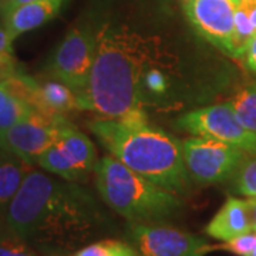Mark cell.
Wrapping results in <instances>:
<instances>
[{
	"instance_id": "6da1fadb",
	"label": "cell",
	"mask_w": 256,
	"mask_h": 256,
	"mask_svg": "<svg viewBox=\"0 0 256 256\" xmlns=\"http://www.w3.org/2000/svg\"><path fill=\"white\" fill-rule=\"evenodd\" d=\"M110 226V215L82 185L32 170L10 202L2 229L32 248L76 252Z\"/></svg>"
},
{
	"instance_id": "7a4b0ae2",
	"label": "cell",
	"mask_w": 256,
	"mask_h": 256,
	"mask_svg": "<svg viewBox=\"0 0 256 256\" xmlns=\"http://www.w3.org/2000/svg\"><path fill=\"white\" fill-rule=\"evenodd\" d=\"M146 37L128 28L104 26L97 44L82 110H92L104 118L146 122L142 87L151 56Z\"/></svg>"
},
{
	"instance_id": "3957f363",
	"label": "cell",
	"mask_w": 256,
	"mask_h": 256,
	"mask_svg": "<svg viewBox=\"0 0 256 256\" xmlns=\"http://www.w3.org/2000/svg\"><path fill=\"white\" fill-rule=\"evenodd\" d=\"M90 130L110 156L178 196L191 191L192 180L184 161L182 142L148 122L101 118Z\"/></svg>"
},
{
	"instance_id": "277c9868",
	"label": "cell",
	"mask_w": 256,
	"mask_h": 256,
	"mask_svg": "<svg viewBox=\"0 0 256 256\" xmlns=\"http://www.w3.org/2000/svg\"><path fill=\"white\" fill-rule=\"evenodd\" d=\"M94 180L104 205L128 222L166 224L176 220L185 208L178 195L134 172L112 156L98 160Z\"/></svg>"
},
{
	"instance_id": "5b68a950",
	"label": "cell",
	"mask_w": 256,
	"mask_h": 256,
	"mask_svg": "<svg viewBox=\"0 0 256 256\" xmlns=\"http://www.w3.org/2000/svg\"><path fill=\"white\" fill-rule=\"evenodd\" d=\"M97 162V150L92 140L67 121L58 138L37 158L36 164L58 178L82 184L94 174Z\"/></svg>"
},
{
	"instance_id": "8992f818",
	"label": "cell",
	"mask_w": 256,
	"mask_h": 256,
	"mask_svg": "<svg viewBox=\"0 0 256 256\" xmlns=\"http://www.w3.org/2000/svg\"><path fill=\"white\" fill-rule=\"evenodd\" d=\"M182 154L191 180L200 185L230 180L248 156L240 148L200 136L182 141Z\"/></svg>"
},
{
	"instance_id": "52a82bcc",
	"label": "cell",
	"mask_w": 256,
	"mask_h": 256,
	"mask_svg": "<svg viewBox=\"0 0 256 256\" xmlns=\"http://www.w3.org/2000/svg\"><path fill=\"white\" fill-rule=\"evenodd\" d=\"M97 34L88 28H73L56 48L48 64V74L73 90L78 101L88 86Z\"/></svg>"
},
{
	"instance_id": "ba28073f",
	"label": "cell",
	"mask_w": 256,
	"mask_h": 256,
	"mask_svg": "<svg viewBox=\"0 0 256 256\" xmlns=\"http://www.w3.org/2000/svg\"><path fill=\"white\" fill-rule=\"evenodd\" d=\"M176 126L192 136L214 138L256 156V134L239 122L230 101L190 111L178 118Z\"/></svg>"
},
{
	"instance_id": "9c48e42d",
	"label": "cell",
	"mask_w": 256,
	"mask_h": 256,
	"mask_svg": "<svg viewBox=\"0 0 256 256\" xmlns=\"http://www.w3.org/2000/svg\"><path fill=\"white\" fill-rule=\"evenodd\" d=\"M67 121L64 116L48 117L33 110L26 118L0 131V146L28 164H36L37 158L58 138Z\"/></svg>"
},
{
	"instance_id": "30bf717a",
	"label": "cell",
	"mask_w": 256,
	"mask_h": 256,
	"mask_svg": "<svg viewBox=\"0 0 256 256\" xmlns=\"http://www.w3.org/2000/svg\"><path fill=\"white\" fill-rule=\"evenodd\" d=\"M128 234L140 256H205L215 250L200 236L164 224L130 222Z\"/></svg>"
},
{
	"instance_id": "8fae6325",
	"label": "cell",
	"mask_w": 256,
	"mask_h": 256,
	"mask_svg": "<svg viewBox=\"0 0 256 256\" xmlns=\"http://www.w3.org/2000/svg\"><path fill=\"white\" fill-rule=\"evenodd\" d=\"M234 0H186L185 13L195 28L208 43L232 57L235 30Z\"/></svg>"
},
{
	"instance_id": "7c38bea8",
	"label": "cell",
	"mask_w": 256,
	"mask_h": 256,
	"mask_svg": "<svg viewBox=\"0 0 256 256\" xmlns=\"http://www.w3.org/2000/svg\"><path fill=\"white\" fill-rule=\"evenodd\" d=\"M66 0H32L2 13L3 26L14 40L23 33L40 28L54 18Z\"/></svg>"
},
{
	"instance_id": "4fadbf2b",
	"label": "cell",
	"mask_w": 256,
	"mask_h": 256,
	"mask_svg": "<svg viewBox=\"0 0 256 256\" xmlns=\"http://www.w3.org/2000/svg\"><path fill=\"white\" fill-rule=\"evenodd\" d=\"M250 230L246 200L238 198H228L205 228L210 238L224 242Z\"/></svg>"
},
{
	"instance_id": "5bb4252c",
	"label": "cell",
	"mask_w": 256,
	"mask_h": 256,
	"mask_svg": "<svg viewBox=\"0 0 256 256\" xmlns=\"http://www.w3.org/2000/svg\"><path fill=\"white\" fill-rule=\"evenodd\" d=\"M32 170L33 165L26 162L24 160L9 151H0V229L3 228L10 202Z\"/></svg>"
},
{
	"instance_id": "9a60e30c",
	"label": "cell",
	"mask_w": 256,
	"mask_h": 256,
	"mask_svg": "<svg viewBox=\"0 0 256 256\" xmlns=\"http://www.w3.org/2000/svg\"><path fill=\"white\" fill-rule=\"evenodd\" d=\"M256 36V0H240L235 9V30L232 57H242L250 40Z\"/></svg>"
},
{
	"instance_id": "2e32d148",
	"label": "cell",
	"mask_w": 256,
	"mask_h": 256,
	"mask_svg": "<svg viewBox=\"0 0 256 256\" xmlns=\"http://www.w3.org/2000/svg\"><path fill=\"white\" fill-rule=\"evenodd\" d=\"M239 122L256 134V84L242 87L230 100Z\"/></svg>"
},
{
	"instance_id": "e0dca14e",
	"label": "cell",
	"mask_w": 256,
	"mask_h": 256,
	"mask_svg": "<svg viewBox=\"0 0 256 256\" xmlns=\"http://www.w3.org/2000/svg\"><path fill=\"white\" fill-rule=\"evenodd\" d=\"M72 256H140L131 244L118 239H101L76 250Z\"/></svg>"
},
{
	"instance_id": "ac0fdd59",
	"label": "cell",
	"mask_w": 256,
	"mask_h": 256,
	"mask_svg": "<svg viewBox=\"0 0 256 256\" xmlns=\"http://www.w3.org/2000/svg\"><path fill=\"white\" fill-rule=\"evenodd\" d=\"M232 188L245 196H256V156L248 154L232 175Z\"/></svg>"
},
{
	"instance_id": "d6986e66",
	"label": "cell",
	"mask_w": 256,
	"mask_h": 256,
	"mask_svg": "<svg viewBox=\"0 0 256 256\" xmlns=\"http://www.w3.org/2000/svg\"><path fill=\"white\" fill-rule=\"evenodd\" d=\"M256 248V232L250 230L246 234H242L239 236L225 240L222 245H215L214 249H222V250H228L230 254L238 256H249L254 249Z\"/></svg>"
},
{
	"instance_id": "ffe728a7",
	"label": "cell",
	"mask_w": 256,
	"mask_h": 256,
	"mask_svg": "<svg viewBox=\"0 0 256 256\" xmlns=\"http://www.w3.org/2000/svg\"><path fill=\"white\" fill-rule=\"evenodd\" d=\"M0 256H36V254L24 240L0 229Z\"/></svg>"
},
{
	"instance_id": "44dd1931",
	"label": "cell",
	"mask_w": 256,
	"mask_h": 256,
	"mask_svg": "<svg viewBox=\"0 0 256 256\" xmlns=\"http://www.w3.org/2000/svg\"><path fill=\"white\" fill-rule=\"evenodd\" d=\"M18 63L12 53H0V84L18 74Z\"/></svg>"
},
{
	"instance_id": "7402d4cb",
	"label": "cell",
	"mask_w": 256,
	"mask_h": 256,
	"mask_svg": "<svg viewBox=\"0 0 256 256\" xmlns=\"http://www.w3.org/2000/svg\"><path fill=\"white\" fill-rule=\"evenodd\" d=\"M244 60H245V64L248 67L256 73V36L250 40V43L248 44L246 50L244 53Z\"/></svg>"
},
{
	"instance_id": "603a6c76",
	"label": "cell",
	"mask_w": 256,
	"mask_h": 256,
	"mask_svg": "<svg viewBox=\"0 0 256 256\" xmlns=\"http://www.w3.org/2000/svg\"><path fill=\"white\" fill-rule=\"evenodd\" d=\"M13 38L3 24H0V53H12Z\"/></svg>"
},
{
	"instance_id": "cb8c5ba5",
	"label": "cell",
	"mask_w": 256,
	"mask_h": 256,
	"mask_svg": "<svg viewBox=\"0 0 256 256\" xmlns=\"http://www.w3.org/2000/svg\"><path fill=\"white\" fill-rule=\"evenodd\" d=\"M246 205L248 212H249V220H250V226H252V230L256 232V196H248Z\"/></svg>"
},
{
	"instance_id": "d4e9b609",
	"label": "cell",
	"mask_w": 256,
	"mask_h": 256,
	"mask_svg": "<svg viewBox=\"0 0 256 256\" xmlns=\"http://www.w3.org/2000/svg\"><path fill=\"white\" fill-rule=\"evenodd\" d=\"M12 88H10L9 82H4L0 84V108L4 106V102L8 101V98L10 97V94H12Z\"/></svg>"
},
{
	"instance_id": "484cf974",
	"label": "cell",
	"mask_w": 256,
	"mask_h": 256,
	"mask_svg": "<svg viewBox=\"0 0 256 256\" xmlns=\"http://www.w3.org/2000/svg\"><path fill=\"white\" fill-rule=\"evenodd\" d=\"M26 2H32V0H9V2H8L6 9L3 10V12H6L8 9H12V8L18 6V4H22V3H26Z\"/></svg>"
},
{
	"instance_id": "4316f807",
	"label": "cell",
	"mask_w": 256,
	"mask_h": 256,
	"mask_svg": "<svg viewBox=\"0 0 256 256\" xmlns=\"http://www.w3.org/2000/svg\"><path fill=\"white\" fill-rule=\"evenodd\" d=\"M8 2H9V0H0V13H3V10L6 9Z\"/></svg>"
},
{
	"instance_id": "83f0119b",
	"label": "cell",
	"mask_w": 256,
	"mask_h": 256,
	"mask_svg": "<svg viewBox=\"0 0 256 256\" xmlns=\"http://www.w3.org/2000/svg\"><path fill=\"white\" fill-rule=\"evenodd\" d=\"M249 256H256V248L255 249H254V252H252V254H250V255Z\"/></svg>"
},
{
	"instance_id": "f1b7e54d",
	"label": "cell",
	"mask_w": 256,
	"mask_h": 256,
	"mask_svg": "<svg viewBox=\"0 0 256 256\" xmlns=\"http://www.w3.org/2000/svg\"><path fill=\"white\" fill-rule=\"evenodd\" d=\"M234 2H235V3H238V2H240V0H234Z\"/></svg>"
},
{
	"instance_id": "f546056e",
	"label": "cell",
	"mask_w": 256,
	"mask_h": 256,
	"mask_svg": "<svg viewBox=\"0 0 256 256\" xmlns=\"http://www.w3.org/2000/svg\"><path fill=\"white\" fill-rule=\"evenodd\" d=\"M0 151H2V146H0Z\"/></svg>"
},
{
	"instance_id": "4dcf8cb0",
	"label": "cell",
	"mask_w": 256,
	"mask_h": 256,
	"mask_svg": "<svg viewBox=\"0 0 256 256\" xmlns=\"http://www.w3.org/2000/svg\"><path fill=\"white\" fill-rule=\"evenodd\" d=\"M184 2H186V0H184Z\"/></svg>"
}]
</instances>
